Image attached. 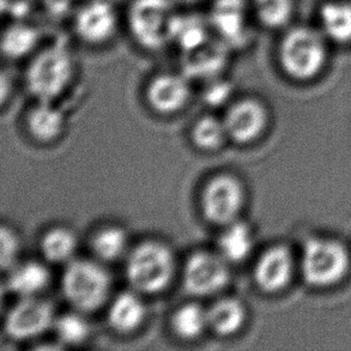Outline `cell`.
I'll list each match as a JSON object with an SVG mask.
<instances>
[{
  "label": "cell",
  "mask_w": 351,
  "mask_h": 351,
  "mask_svg": "<svg viewBox=\"0 0 351 351\" xmlns=\"http://www.w3.org/2000/svg\"><path fill=\"white\" fill-rule=\"evenodd\" d=\"M128 234L119 227H106L96 232L90 240V247L99 259L118 261L128 247Z\"/></svg>",
  "instance_id": "484cf974"
},
{
  "label": "cell",
  "mask_w": 351,
  "mask_h": 351,
  "mask_svg": "<svg viewBox=\"0 0 351 351\" xmlns=\"http://www.w3.org/2000/svg\"><path fill=\"white\" fill-rule=\"evenodd\" d=\"M349 253L333 239L315 237L306 242L301 254V272L314 287H328L342 280L349 269Z\"/></svg>",
  "instance_id": "5b68a950"
},
{
  "label": "cell",
  "mask_w": 351,
  "mask_h": 351,
  "mask_svg": "<svg viewBox=\"0 0 351 351\" xmlns=\"http://www.w3.org/2000/svg\"><path fill=\"white\" fill-rule=\"evenodd\" d=\"M228 46L221 40L208 43L192 52L185 53L181 71L190 80L214 78L223 70L227 62Z\"/></svg>",
  "instance_id": "9a60e30c"
},
{
  "label": "cell",
  "mask_w": 351,
  "mask_h": 351,
  "mask_svg": "<svg viewBox=\"0 0 351 351\" xmlns=\"http://www.w3.org/2000/svg\"><path fill=\"white\" fill-rule=\"evenodd\" d=\"M228 137L223 120L206 115L200 118L192 130V141L203 150H216L223 145Z\"/></svg>",
  "instance_id": "4316f807"
},
{
  "label": "cell",
  "mask_w": 351,
  "mask_h": 351,
  "mask_svg": "<svg viewBox=\"0 0 351 351\" xmlns=\"http://www.w3.org/2000/svg\"><path fill=\"white\" fill-rule=\"evenodd\" d=\"M320 16L328 38L338 43L351 41V4L328 3L324 5Z\"/></svg>",
  "instance_id": "d4e9b609"
},
{
  "label": "cell",
  "mask_w": 351,
  "mask_h": 351,
  "mask_svg": "<svg viewBox=\"0 0 351 351\" xmlns=\"http://www.w3.org/2000/svg\"><path fill=\"white\" fill-rule=\"evenodd\" d=\"M213 34L208 17L202 19L198 14H180L176 21L173 45L179 47L181 54H185L210 41Z\"/></svg>",
  "instance_id": "ffe728a7"
},
{
  "label": "cell",
  "mask_w": 351,
  "mask_h": 351,
  "mask_svg": "<svg viewBox=\"0 0 351 351\" xmlns=\"http://www.w3.org/2000/svg\"><path fill=\"white\" fill-rule=\"evenodd\" d=\"M40 247L45 259L49 263H67L76 252V235L66 228H53L43 235Z\"/></svg>",
  "instance_id": "603a6c76"
},
{
  "label": "cell",
  "mask_w": 351,
  "mask_h": 351,
  "mask_svg": "<svg viewBox=\"0 0 351 351\" xmlns=\"http://www.w3.org/2000/svg\"><path fill=\"white\" fill-rule=\"evenodd\" d=\"M294 271V258L288 247H271L261 254L254 267L256 285L266 293H276L289 283Z\"/></svg>",
  "instance_id": "5bb4252c"
},
{
  "label": "cell",
  "mask_w": 351,
  "mask_h": 351,
  "mask_svg": "<svg viewBox=\"0 0 351 351\" xmlns=\"http://www.w3.org/2000/svg\"><path fill=\"white\" fill-rule=\"evenodd\" d=\"M173 275L174 256L163 243L143 242L128 254L126 277L137 291L158 293L171 283Z\"/></svg>",
  "instance_id": "3957f363"
},
{
  "label": "cell",
  "mask_w": 351,
  "mask_h": 351,
  "mask_svg": "<svg viewBox=\"0 0 351 351\" xmlns=\"http://www.w3.org/2000/svg\"><path fill=\"white\" fill-rule=\"evenodd\" d=\"M176 0H131L125 22L133 43L147 53L160 52L173 45L180 12Z\"/></svg>",
  "instance_id": "7a4b0ae2"
},
{
  "label": "cell",
  "mask_w": 351,
  "mask_h": 351,
  "mask_svg": "<svg viewBox=\"0 0 351 351\" xmlns=\"http://www.w3.org/2000/svg\"><path fill=\"white\" fill-rule=\"evenodd\" d=\"M171 326L174 332L184 339L199 337L209 326L208 311L199 304H184L173 315Z\"/></svg>",
  "instance_id": "cb8c5ba5"
},
{
  "label": "cell",
  "mask_w": 351,
  "mask_h": 351,
  "mask_svg": "<svg viewBox=\"0 0 351 351\" xmlns=\"http://www.w3.org/2000/svg\"><path fill=\"white\" fill-rule=\"evenodd\" d=\"M52 304L45 300L23 298L10 309L5 332L14 339H28L45 332L54 324Z\"/></svg>",
  "instance_id": "30bf717a"
},
{
  "label": "cell",
  "mask_w": 351,
  "mask_h": 351,
  "mask_svg": "<svg viewBox=\"0 0 351 351\" xmlns=\"http://www.w3.org/2000/svg\"><path fill=\"white\" fill-rule=\"evenodd\" d=\"M223 121L229 138L237 143H248L264 131L267 113L259 101L242 99L229 107Z\"/></svg>",
  "instance_id": "4fadbf2b"
},
{
  "label": "cell",
  "mask_w": 351,
  "mask_h": 351,
  "mask_svg": "<svg viewBox=\"0 0 351 351\" xmlns=\"http://www.w3.org/2000/svg\"><path fill=\"white\" fill-rule=\"evenodd\" d=\"M176 4L181 5V6H186V8H193L197 5L204 3L206 0H176Z\"/></svg>",
  "instance_id": "1f68e13d"
},
{
  "label": "cell",
  "mask_w": 351,
  "mask_h": 351,
  "mask_svg": "<svg viewBox=\"0 0 351 351\" xmlns=\"http://www.w3.org/2000/svg\"><path fill=\"white\" fill-rule=\"evenodd\" d=\"M280 59L289 76L299 80L312 78L325 62L323 38L312 29H294L282 41Z\"/></svg>",
  "instance_id": "8992f818"
},
{
  "label": "cell",
  "mask_w": 351,
  "mask_h": 351,
  "mask_svg": "<svg viewBox=\"0 0 351 351\" xmlns=\"http://www.w3.org/2000/svg\"><path fill=\"white\" fill-rule=\"evenodd\" d=\"M120 19L110 0H86L72 19V32L90 48L105 47L118 35Z\"/></svg>",
  "instance_id": "52a82bcc"
},
{
  "label": "cell",
  "mask_w": 351,
  "mask_h": 351,
  "mask_svg": "<svg viewBox=\"0 0 351 351\" xmlns=\"http://www.w3.org/2000/svg\"><path fill=\"white\" fill-rule=\"evenodd\" d=\"M1 267L3 270H11L19 254V243L16 234L11 229L1 228Z\"/></svg>",
  "instance_id": "f546056e"
},
{
  "label": "cell",
  "mask_w": 351,
  "mask_h": 351,
  "mask_svg": "<svg viewBox=\"0 0 351 351\" xmlns=\"http://www.w3.org/2000/svg\"><path fill=\"white\" fill-rule=\"evenodd\" d=\"M247 0H213L210 6V27L213 33L229 48L240 47L248 40Z\"/></svg>",
  "instance_id": "8fae6325"
},
{
  "label": "cell",
  "mask_w": 351,
  "mask_h": 351,
  "mask_svg": "<svg viewBox=\"0 0 351 351\" xmlns=\"http://www.w3.org/2000/svg\"><path fill=\"white\" fill-rule=\"evenodd\" d=\"M229 275L227 261L221 254L197 252L186 263L184 287L190 294L208 296L223 289Z\"/></svg>",
  "instance_id": "9c48e42d"
},
{
  "label": "cell",
  "mask_w": 351,
  "mask_h": 351,
  "mask_svg": "<svg viewBox=\"0 0 351 351\" xmlns=\"http://www.w3.org/2000/svg\"><path fill=\"white\" fill-rule=\"evenodd\" d=\"M191 93V80L182 71L156 73L145 88L147 104L162 114L182 110L190 100Z\"/></svg>",
  "instance_id": "7c38bea8"
},
{
  "label": "cell",
  "mask_w": 351,
  "mask_h": 351,
  "mask_svg": "<svg viewBox=\"0 0 351 351\" xmlns=\"http://www.w3.org/2000/svg\"><path fill=\"white\" fill-rule=\"evenodd\" d=\"M254 240L250 226L234 221L227 227L219 239V254L227 261H242L251 254Z\"/></svg>",
  "instance_id": "7402d4cb"
},
{
  "label": "cell",
  "mask_w": 351,
  "mask_h": 351,
  "mask_svg": "<svg viewBox=\"0 0 351 351\" xmlns=\"http://www.w3.org/2000/svg\"><path fill=\"white\" fill-rule=\"evenodd\" d=\"M110 285V274L94 261H70L62 274L64 296L82 312L100 308L108 298Z\"/></svg>",
  "instance_id": "277c9868"
},
{
  "label": "cell",
  "mask_w": 351,
  "mask_h": 351,
  "mask_svg": "<svg viewBox=\"0 0 351 351\" xmlns=\"http://www.w3.org/2000/svg\"><path fill=\"white\" fill-rule=\"evenodd\" d=\"M51 272L47 266L38 261H27L9 270L8 287L10 291L23 298H33L47 288Z\"/></svg>",
  "instance_id": "e0dca14e"
},
{
  "label": "cell",
  "mask_w": 351,
  "mask_h": 351,
  "mask_svg": "<svg viewBox=\"0 0 351 351\" xmlns=\"http://www.w3.org/2000/svg\"><path fill=\"white\" fill-rule=\"evenodd\" d=\"M64 113L54 102L38 101L29 112L27 126L29 132L40 142H51L59 137L64 128Z\"/></svg>",
  "instance_id": "d6986e66"
},
{
  "label": "cell",
  "mask_w": 351,
  "mask_h": 351,
  "mask_svg": "<svg viewBox=\"0 0 351 351\" xmlns=\"http://www.w3.org/2000/svg\"><path fill=\"white\" fill-rule=\"evenodd\" d=\"M53 326L59 341L65 344H80L90 335L89 324L78 314H64L54 320Z\"/></svg>",
  "instance_id": "f1b7e54d"
},
{
  "label": "cell",
  "mask_w": 351,
  "mask_h": 351,
  "mask_svg": "<svg viewBox=\"0 0 351 351\" xmlns=\"http://www.w3.org/2000/svg\"><path fill=\"white\" fill-rule=\"evenodd\" d=\"M245 202L241 182L229 174L215 176L205 186L202 195V209L205 219L219 226L237 221Z\"/></svg>",
  "instance_id": "ba28073f"
},
{
  "label": "cell",
  "mask_w": 351,
  "mask_h": 351,
  "mask_svg": "<svg viewBox=\"0 0 351 351\" xmlns=\"http://www.w3.org/2000/svg\"><path fill=\"white\" fill-rule=\"evenodd\" d=\"M27 1H40V0H27Z\"/></svg>",
  "instance_id": "d6a6232c"
},
{
  "label": "cell",
  "mask_w": 351,
  "mask_h": 351,
  "mask_svg": "<svg viewBox=\"0 0 351 351\" xmlns=\"http://www.w3.org/2000/svg\"><path fill=\"white\" fill-rule=\"evenodd\" d=\"M246 319V309L241 301L226 298L215 302L208 309L209 328L221 336H228L241 328Z\"/></svg>",
  "instance_id": "44dd1931"
},
{
  "label": "cell",
  "mask_w": 351,
  "mask_h": 351,
  "mask_svg": "<svg viewBox=\"0 0 351 351\" xmlns=\"http://www.w3.org/2000/svg\"><path fill=\"white\" fill-rule=\"evenodd\" d=\"M76 70V59L65 43H48L30 57L24 83L38 102H54L70 88Z\"/></svg>",
  "instance_id": "6da1fadb"
},
{
  "label": "cell",
  "mask_w": 351,
  "mask_h": 351,
  "mask_svg": "<svg viewBox=\"0 0 351 351\" xmlns=\"http://www.w3.org/2000/svg\"><path fill=\"white\" fill-rule=\"evenodd\" d=\"M230 84L227 82H219L216 84H213L205 91V101L206 104L213 107H219L223 105L226 101L230 97Z\"/></svg>",
  "instance_id": "4dcf8cb0"
},
{
  "label": "cell",
  "mask_w": 351,
  "mask_h": 351,
  "mask_svg": "<svg viewBox=\"0 0 351 351\" xmlns=\"http://www.w3.org/2000/svg\"><path fill=\"white\" fill-rule=\"evenodd\" d=\"M41 30L35 24L17 21L5 27L0 47L3 57L16 62L25 58H30L41 47Z\"/></svg>",
  "instance_id": "2e32d148"
},
{
  "label": "cell",
  "mask_w": 351,
  "mask_h": 351,
  "mask_svg": "<svg viewBox=\"0 0 351 351\" xmlns=\"http://www.w3.org/2000/svg\"><path fill=\"white\" fill-rule=\"evenodd\" d=\"M147 309L142 300L130 291H123L113 300L108 309V322L119 332H131L139 328Z\"/></svg>",
  "instance_id": "ac0fdd59"
},
{
  "label": "cell",
  "mask_w": 351,
  "mask_h": 351,
  "mask_svg": "<svg viewBox=\"0 0 351 351\" xmlns=\"http://www.w3.org/2000/svg\"><path fill=\"white\" fill-rule=\"evenodd\" d=\"M256 19L269 28L287 23L293 10V0H252Z\"/></svg>",
  "instance_id": "83f0119b"
}]
</instances>
